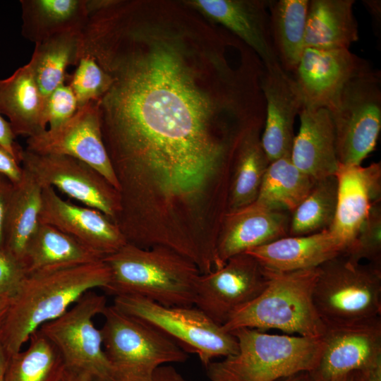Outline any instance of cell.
<instances>
[{
  "instance_id": "1",
  "label": "cell",
  "mask_w": 381,
  "mask_h": 381,
  "mask_svg": "<svg viewBox=\"0 0 381 381\" xmlns=\"http://www.w3.org/2000/svg\"><path fill=\"white\" fill-rule=\"evenodd\" d=\"M86 54L111 77L97 109L114 162L188 174L224 162L245 130L264 124L262 61L186 1H123Z\"/></svg>"
},
{
  "instance_id": "2",
  "label": "cell",
  "mask_w": 381,
  "mask_h": 381,
  "mask_svg": "<svg viewBox=\"0 0 381 381\" xmlns=\"http://www.w3.org/2000/svg\"><path fill=\"white\" fill-rule=\"evenodd\" d=\"M109 280L103 260L27 274L9 300L0 344L10 356L14 355L42 325L61 316L87 292L104 289Z\"/></svg>"
},
{
  "instance_id": "3",
  "label": "cell",
  "mask_w": 381,
  "mask_h": 381,
  "mask_svg": "<svg viewBox=\"0 0 381 381\" xmlns=\"http://www.w3.org/2000/svg\"><path fill=\"white\" fill-rule=\"evenodd\" d=\"M103 260L110 272L104 289L116 296H138L165 306H193L200 272L189 259L161 246L126 243Z\"/></svg>"
},
{
  "instance_id": "4",
  "label": "cell",
  "mask_w": 381,
  "mask_h": 381,
  "mask_svg": "<svg viewBox=\"0 0 381 381\" xmlns=\"http://www.w3.org/2000/svg\"><path fill=\"white\" fill-rule=\"evenodd\" d=\"M231 333L237 339L238 352L205 366L210 381H276L312 371L325 348L323 337L272 334L251 328Z\"/></svg>"
},
{
  "instance_id": "5",
  "label": "cell",
  "mask_w": 381,
  "mask_h": 381,
  "mask_svg": "<svg viewBox=\"0 0 381 381\" xmlns=\"http://www.w3.org/2000/svg\"><path fill=\"white\" fill-rule=\"evenodd\" d=\"M267 271L269 280L263 291L234 313L222 328L229 332L240 328L275 329L301 337H322L327 327L313 297L318 267L289 272Z\"/></svg>"
},
{
  "instance_id": "6",
  "label": "cell",
  "mask_w": 381,
  "mask_h": 381,
  "mask_svg": "<svg viewBox=\"0 0 381 381\" xmlns=\"http://www.w3.org/2000/svg\"><path fill=\"white\" fill-rule=\"evenodd\" d=\"M313 297L327 328L381 317V265L339 255L318 267Z\"/></svg>"
},
{
  "instance_id": "7",
  "label": "cell",
  "mask_w": 381,
  "mask_h": 381,
  "mask_svg": "<svg viewBox=\"0 0 381 381\" xmlns=\"http://www.w3.org/2000/svg\"><path fill=\"white\" fill-rule=\"evenodd\" d=\"M100 329L113 381H149L164 365L184 363L187 352L153 325L107 306Z\"/></svg>"
},
{
  "instance_id": "8",
  "label": "cell",
  "mask_w": 381,
  "mask_h": 381,
  "mask_svg": "<svg viewBox=\"0 0 381 381\" xmlns=\"http://www.w3.org/2000/svg\"><path fill=\"white\" fill-rule=\"evenodd\" d=\"M113 306L142 320L174 340L186 352L198 355L207 366L213 359L238 352L235 336L197 307L165 306L138 296H114Z\"/></svg>"
},
{
  "instance_id": "9",
  "label": "cell",
  "mask_w": 381,
  "mask_h": 381,
  "mask_svg": "<svg viewBox=\"0 0 381 381\" xmlns=\"http://www.w3.org/2000/svg\"><path fill=\"white\" fill-rule=\"evenodd\" d=\"M336 133L339 163L361 165L381 129V77L369 68L351 78L327 109Z\"/></svg>"
},
{
  "instance_id": "10",
  "label": "cell",
  "mask_w": 381,
  "mask_h": 381,
  "mask_svg": "<svg viewBox=\"0 0 381 381\" xmlns=\"http://www.w3.org/2000/svg\"><path fill=\"white\" fill-rule=\"evenodd\" d=\"M107 306L105 296L92 290L61 316L38 329L59 350L66 369L92 381H113L102 332L93 321Z\"/></svg>"
},
{
  "instance_id": "11",
  "label": "cell",
  "mask_w": 381,
  "mask_h": 381,
  "mask_svg": "<svg viewBox=\"0 0 381 381\" xmlns=\"http://www.w3.org/2000/svg\"><path fill=\"white\" fill-rule=\"evenodd\" d=\"M20 165L42 187L57 188L85 206L98 210L115 223L120 211L119 193L89 164L67 155L23 149Z\"/></svg>"
},
{
  "instance_id": "12",
  "label": "cell",
  "mask_w": 381,
  "mask_h": 381,
  "mask_svg": "<svg viewBox=\"0 0 381 381\" xmlns=\"http://www.w3.org/2000/svg\"><path fill=\"white\" fill-rule=\"evenodd\" d=\"M268 280L267 271L253 256L242 253L228 259L222 267L200 274L193 305L222 326L258 296Z\"/></svg>"
},
{
  "instance_id": "13",
  "label": "cell",
  "mask_w": 381,
  "mask_h": 381,
  "mask_svg": "<svg viewBox=\"0 0 381 381\" xmlns=\"http://www.w3.org/2000/svg\"><path fill=\"white\" fill-rule=\"evenodd\" d=\"M25 150L38 154L67 155L85 162L119 191V185L103 143L97 101L78 109L67 121L27 138Z\"/></svg>"
},
{
  "instance_id": "14",
  "label": "cell",
  "mask_w": 381,
  "mask_h": 381,
  "mask_svg": "<svg viewBox=\"0 0 381 381\" xmlns=\"http://www.w3.org/2000/svg\"><path fill=\"white\" fill-rule=\"evenodd\" d=\"M369 68L365 60L349 49L306 47L291 74L302 108L328 109L344 85Z\"/></svg>"
},
{
  "instance_id": "15",
  "label": "cell",
  "mask_w": 381,
  "mask_h": 381,
  "mask_svg": "<svg viewBox=\"0 0 381 381\" xmlns=\"http://www.w3.org/2000/svg\"><path fill=\"white\" fill-rule=\"evenodd\" d=\"M40 222L50 224L103 258L127 242L119 226L98 210L64 200L50 186H43Z\"/></svg>"
},
{
  "instance_id": "16",
  "label": "cell",
  "mask_w": 381,
  "mask_h": 381,
  "mask_svg": "<svg viewBox=\"0 0 381 381\" xmlns=\"http://www.w3.org/2000/svg\"><path fill=\"white\" fill-rule=\"evenodd\" d=\"M260 87L265 103L262 147L270 162L291 157L295 119L303 107L296 84L277 63L263 65Z\"/></svg>"
},
{
  "instance_id": "17",
  "label": "cell",
  "mask_w": 381,
  "mask_h": 381,
  "mask_svg": "<svg viewBox=\"0 0 381 381\" xmlns=\"http://www.w3.org/2000/svg\"><path fill=\"white\" fill-rule=\"evenodd\" d=\"M290 220L291 213L256 201L227 212L217 241L214 270L236 255L289 236Z\"/></svg>"
},
{
  "instance_id": "18",
  "label": "cell",
  "mask_w": 381,
  "mask_h": 381,
  "mask_svg": "<svg viewBox=\"0 0 381 381\" xmlns=\"http://www.w3.org/2000/svg\"><path fill=\"white\" fill-rule=\"evenodd\" d=\"M325 348L312 373L318 381L361 370L381 358V317L327 328Z\"/></svg>"
},
{
  "instance_id": "19",
  "label": "cell",
  "mask_w": 381,
  "mask_h": 381,
  "mask_svg": "<svg viewBox=\"0 0 381 381\" xmlns=\"http://www.w3.org/2000/svg\"><path fill=\"white\" fill-rule=\"evenodd\" d=\"M208 20L251 49L263 65L279 63L272 44L267 0H186Z\"/></svg>"
},
{
  "instance_id": "20",
  "label": "cell",
  "mask_w": 381,
  "mask_h": 381,
  "mask_svg": "<svg viewBox=\"0 0 381 381\" xmlns=\"http://www.w3.org/2000/svg\"><path fill=\"white\" fill-rule=\"evenodd\" d=\"M337 204L334 221L328 229L345 249L353 240L374 203L381 198V164H339Z\"/></svg>"
},
{
  "instance_id": "21",
  "label": "cell",
  "mask_w": 381,
  "mask_h": 381,
  "mask_svg": "<svg viewBox=\"0 0 381 381\" xmlns=\"http://www.w3.org/2000/svg\"><path fill=\"white\" fill-rule=\"evenodd\" d=\"M344 251V246L325 229L306 236H287L244 253L267 270L289 272L318 267Z\"/></svg>"
},
{
  "instance_id": "22",
  "label": "cell",
  "mask_w": 381,
  "mask_h": 381,
  "mask_svg": "<svg viewBox=\"0 0 381 381\" xmlns=\"http://www.w3.org/2000/svg\"><path fill=\"white\" fill-rule=\"evenodd\" d=\"M299 116L301 124L293 143L292 162L315 181L334 175L339 163L329 111L302 108Z\"/></svg>"
},
{
  "instance_id": "23",
  "label": "cell",
  "mask_w": 381,
  "mask_h": 381,
  "mask_svg": "<svg viewBox=\"0 0 381 381\" xmlns=\"http://www.w3.org/2000/svg\"><path fill=\"white\" fill-rule=\"evenodd\" d=\"M45 102L29 63L0 79V114L6 116L14 135L27 138L47 129Z\"/></svg>"
},
{
  "instance_id": "24",
  "label": "cell",
  "mask_w": 381,
  "mask_h": 381,
  "mask_svg": "<svg viewBox=\"0 0 381 381\" xmlns=\"http://www.w3.org/2000/svg\"><path fill=\"white\" fill-rule=\"evenodd\" d=\"M353 0L309 1L305 48L349 49L358 40Z\"/></svg>"
},
{
  "instance_id": "25",
  "label": "cell",
  "mask_w": 381,
  "mask_h": 381,
  "mask_svg": "<svg viewBox=\"0 0 381 381\" xmlns=\"http://www.w3.org/2000/svg\"><path fill=\"white\" fill-rule=\"evenodd\" d=\"M22 35L37 44L54 36L81 32L87 19V0H20Z\"/></svg>"
},
{
  "instance_id": "26",
  "label": "cell",
  "mask_w": 381,
  "mask_h": 381,
  "mask_svg": "<svg viewBox=\"0 0 381 381\" xmlns=\"http://www.w3.org/2000/svg\"><path fill=\"white\" fill-rule=\"evenodd\" d=\"M104 258L57 228L39 222L25 253L26 274L101 261Z\"/></svg>"
},
{
  "instance_id": "27",
  "label": "cell",
  "mask_w": 381,
  "mask_h": 381,
  "mask_svg": "<svg viewBox=\"0 0 381 381\" xmlns=\"http://www.w3.org/2000/svg\"><path fill=\"white\" fill-rule=\"evenodd\" d=\"M42 190L33 176L24 169L20 181L13 183L6 224L4 251L23 266L28 243L40 222Z\"/></svg>"
},
{
  "instance_id": "28",
  "label": "cell",
  "mask_w": 381,
  "mask_h": 381,
  "mask_svg": "<svg viewBox=\"0 0 381 381\" xmlns=\"http://www.w3.org/2000/svg\"><path fill=\"white\" fill-rule=\"evenodd\" d=\"M263 126H255L242 135L235 152L229 189L228 211L253 202L270 164L261 143Z\"/></svg>"
},
{
  "instance_id": "29",
  "label": "cell",
  "mask_w": 381,
  "mask_h": 381,
  "mask_svg": "<svg viewBox=\"0 0 381 381\" xmlns=\"http://www.w3.org/2000/svg\"><path fill=\"white\" fill-rule=\"evenodd\" d=\"M308 0L269 1L273 47L282 68L293 74L305 49Z\"/></svg>"
},
{
  "instance_id": "30",
  "label": "cell",
  "mask_w": 381,
  "mask_h": 381,
  "mask_svg": "<svg viewBox=\"0 0 381 381\" xmlns=\"http://www.w3.org/2000/svg\"><path fill=\"white\" fill-rule=\"evenodd\" d=\"M80 32L54 36L35 44L28 62L40 94L46 100L59 85L66 83L68 66H76Z\"/></svg>"
},
{
  "instance_id": "31",
  "label": "cell",
  "mask_w": 381,
  "mask_h": 381,
  "mask_svg": "<svg viewBox=\"0 0 381 381\" xmlns=\"http://www.w3.org/2000/svg\"><path fill=\"white\" fill-rule=\"evenodd\" d=\"M315 182L295 166L291 157H282L268 165L255 201L271 209L291 213Z\"/></svg>"
},
{
  "instance_id": "32",
  "label": "cell",
  "mask_w": 381,
  "mask_h": 381,
  "mask_svg": "<svg viewBox=\"0 0 381 381\" xmlns=\"http://www.w3.org/2000/svg\"><path fill=\"white\" fill-rule=\"evenodd\" d=\"M28 341L11 356L6 381H60L66 366L54 344L38 329Z\"/></svg>"
},
{
  "instance_id": "33",
  "label": "cell",
  "mask_w": 381,
  "mask_h": 381,
  "mask_svg": "<svg viewBox=\"0 0 381 381\" xmlns=\"http://www.w3.org/2000/svg\"><path fill=\"white\" fill-rule=\"evenodd\" d=\"M337 188L334 175L315 181L307 196L291 213L289 236H306L328 229L336 214Z\"/></svg>"
},
{
  "instance_id": "34",
  "label": "cell",
  "mask_w": 381,
  "mask_h": 381,
  "mask_svg": "<svg viewBox=\"0 0 381 381\" xmlns=\"http://www.w3.org/2000/svg\"><path fill=\"white\" fill-rule=\"evenodd\" d=\"M111 80L109 75L93 57L84 56L79 60L74 72L67 75L66 82L73 90L79 109L102 97Z\"/></svg>"
},
{
  "instance_id": "35",
  "label": "cell",
  "mask_w": 381,
  "mask_h": 381,
  "mask_svg": "<svg viewBox=\"0 0 381 381\" xmlns=\"http://www.w3.org/2000/svg\"><path fill=\"white\" fill-rule=\"evenodd\" d=\"M342 255L351 260L381 265V205L380 201L373 204L353 240Z\"/></svg>"
},
{
  "instance_id": "36",
  "label": "cell",
  "mask_w": 381,
  "mask_h": 381,
  "mask_svg": "<svg viewBox=\"0 0 381 381\" xmlns=\"http://www.w3.org/2000/svg\"><path fill=\"white\" fill-rule=\"evenodd\" d=\"M75 95L68 85L64 83L47 97L45 104V119L48 128H54L70 119L78 110Z\"/></svg>"
},
{
  "instance_id": "37",
  "label": "cell",
  "mask_w": 381,
  "mask_h": 381,
  "mask_svg": "<svg viewBox=\"0 0 381 381\" xmlns=\"http://www.w3.org/2000/svg\"><path fill=\"white\" fill-rule=\"evenodd\" d=\"M26 275L23 266L0 250V300L11 298Z\"/></svg>"
},
{
  "instance_id": "38",
  "label": "cell",
  "mask_w": 381,
  "mask_h": 381,
  "mask_svg": "<svg viewBox=\"0 0 381 381\" xmlns=\"http://www.w3.org/2000/svg\"><path fill=\"white\" fill-rule=\"evenodd\" d=\"M13 189V183L0 174V250L4 251L6 219Z\"/></svg>"
},
{
  "instance_id": "39",
  "label": "cell",
  "mask_w": 381,
  "mask_h": 381,
  "mask_svg": "<svg viewBox=\"0 0 381 381\" xmlns=\"http://www.w3.org/2000/svg\"><path fill=\"white\" fill-rule=\"evenodd\" d=\"M16 138L9 123L0 114V145L20 164L23 148L16 141Z\"/></svg>"
},
{
  "instance_id": "40",
  "label": "cell",
  "mask_w": 381,
  "mask_h": 381,
  "mask_svg": "<svg viewBox=\"0 0 381 381\" xmlns=\"http://www.w3.org/2000/svg\"><path fill=\"white\" fill-rule=\"evenodd\" d=\"M0 174L6 176L13 183L18 182L23 174L21 165L1 145Z\"/></svg>"
},
{
  "instance_id": "41",
  "label": "cell",
  "mask_w": 381,
  "mask_h": 381,
  "mask_svg": "<svg viewBox=\"0 0 381 381\" xmlns=\"http://www.w3.org/2000/svg\"><path fill=\"white\" fill-rule=\"evenodd\" d=\"M149 381H187L186 378L171 365L159 367Z\"/></svg>"
},
{
  "instance_id": "42",
  "label": "cell",
  "mask_w": 381,
  "mask_h": 381,
  "mask_svg": "<svg viewBox=\"0 0 381 381\" xmlns=\"http://www.w3.org/2000/svg\"><path fill=\"white\" fill-rule=\"evenodd\" d=\"M354 373L356 381H381V358Z\"/></svg>"
},
{
  "instance_id": "43",
  "label": "cell",
  "mask_w": 381,
  "mask_h": 381,
  "mask_svg": "<svg viewBox=\"0 0 381 381\" xmlns=\"http://www.w3.org/2000/svg\"><path fill=\"white\" fill-rule=\"evenodd\" d=\"M276 381H318L311 371L303 370L283 377Z\"/></svg>"
},
{
  "instance_id": "44",
  "label": "cell",
  "mask_w": 381,
  "mask_h": 381,
  "mask_svg": "<svg viewBox=\"0 0 381 381\" xmlns=\"http://www.w3.org/2000/svg\"><path fill=\"white\" fill-rule=\"evenodd\" d=\"M11 356L0 344V381H6V375Z\"/></svg>"
},
{
  "instance_id": "45",
  "label": "cell",
  "mask_w": 381,
  "mask_h": 381,
  "mask_svg": "<svg viewBox=\"0 0 381 381\" xmlns=\"http://www.w3.org/2000/svg\"><path fill=\"white\" fill-rule=\"evenodd\" d=\"M60 381H92L87 377L66 369Z\"/></svg>"
},
{
  "instance_id": "46",
  "label": "cell",
  "mask_w": 381,
  "mask_h": 381,
  "mask_svg": "<svg viewBox=\"0 0 381 381\" xmlns=\"http://www.w3.org/2000/svg\"><path fill=\"white\" fill-rule=\"evenodd\" d=\"M367 8L373 15L376 21L378 22V18H380V1H365Z\"/></svg>"
},
{
  "instance_id": "47",
  "label": "cell",
  "mask_w": 381,
  "mask_h": 381,
  "mask_svg": "<svg viewBox=\"0 0 381 381\" xmlns=\"http://www.w3.org/2000/svg\"><path fill=\"white\" fill-rule=\"evenodd\" d=\"M9 300L10 298L0 300V326L7 311L9 305Z\"/></svg>"
},
{
  "instance_id": "48",
  "label": "cell",
  "mask_w": 381,
  "mask_h": 381,
  "mask_svg": "<svg viewBox=\"0 0 381 381\" xmlns=\"http://www.w3.org/2000/svg\"><path fill=\"white\" fill-rule=\"evenodd\" d=\"M330 381H356V380L355 377V373L353 372V373H350L345 374L341 376H338L337 377H334Z\"/></svg>"
}]
</instances>
